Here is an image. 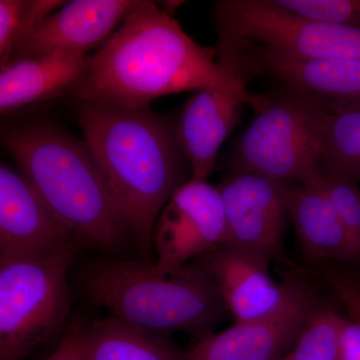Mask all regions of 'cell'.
I'll return each instance as SVG.
<instances>
[{
  "mask_svg": "<svg viewBox=\"0 0 360 360\" xmlns=\"http://www.w3.org/2000/svg\"><path fill=\"white\" fill-rule=\"evenodd\" d=\"M219 89L253 105L257 94L219 60L215 47L196 44L174 18L139 0L92 56L71 92L77 101L148 108L158 97Z\"/></svg>",
  "mask_w": 360,
  "mask_h": 360,
  "instance_id": "6da1fadb",
  "label": "cell"
},
{
  "mask_svg": "<svg viewBox=\"0 0 360 360\" xmlns=\"http://www.w3.org/2000/svg\"><path fill=\"white\" fill-rule=\"evenodd\" d=\"M84 142L127 219L143 259L153 260V231L161 210L186 184V156L174 127L150 108L77 101Z\"/></svg>",
  "mask_w": 360,
  "mask_h": 360,
  "instance_id": "7a4b0ae2",
  "label": "cell"
},
{
  "mask_svg": "<svg viewBox=\"0 0 360 360\" xmlns=\"http://www.w3.org/2000/svg\"><path fill=\"white\" fill-rule=\"evenodd\" d=\"M1 143L82 246L116 251L131 238L84 141L54 123L33 120L2 125Z\"/></svg>",
  "mask_w": 360,
  "mask_h": 360,
  "instance_id": "3957f363",
  "label": "cell"
},
{
  "mask_svg": "<svg viewBox=\"0 0 360 360\" xmlns=\"http://www.w3.org/2000/svg\"><path fill=\"white\" fill-rule=\"evenodd\" d=\"M84 290L112 316L163 338L181 331L200 340L227 311L214 283L194 262L162 270L150 260H108L90 270Z\"/></svg>",
  "mask_w": 360,
  "mask_h": 360,
  "instance_id": "277c9868",
  "label": "cell"
},
{
  "mask_svg": "<svg viewBox=\"0 0 360 360\" xmlns=\"http://www.w3.org/2000/svg\"><path fill=\"white\" fill-rule=\"evenodd\" d=\"M255 118L236 142L232 168L250 170L288 187L319 184L329 103L281 87L257 94Z\"/></svg>",
  "mask_w": 360,
  "mask_h": 360,
  "instance_id": "5b68a950",
  "label": "cell"
},
{
  "mask_svg": "<svg viewBox=\"0 0 360 360\" xmlns=\"http://www.w3.org/2000/svg\"><path fill=\"white\" fill-rule=\"evenodd\" d=\"M82 246L39 260L0 265V360H23L68 322L70 265Z\"/></svg>",
  "mask_w": 360,
  "mask_h": 360,
  "instance_id": "8992f818",
  "label": "cell"
},
{
  "mask_svg": "<svg viewBox=\"0 0 360 360\" xmlns=\"http://www.w3.org/2000/svg\"><path fill=\"white\" fill-rule=\"evenodd\" d=\"M217 46H248L300 59L360 58V30L307 20L274 0H222Z\"/></svg>",
  "mask_w": 360,
  "mask_h": 360,
  "instance_id": "52a82bcc",
  "label": "cell"
},
{
  "mask_svg": "<svg viewBox=\"0 0 360 360\" xmlns=\"http://www.w3.org/2000/svg\"><path fill=\"white\" fill-rule=\"evenodd\" d=\"M224 238V208L219 186L191 177L175 191L156 221V266L181 269L222 245Z\"/></svg>",
  "mask_w": 360,
  "mask_h": 360,
  "instance_id": "ba28073f",
  "label": "cell"
},
{
  "mask_svg": "<svg viewBox=\"0 0 360 360\" xmlns=\"http://www.w3.org/2000/svg\"><path fill=\"white\" fill-rule=\"evenodd\" d=\"M219 60L248 84L269 77L283 89L326 101L360 98V58L300 59L248 46H215Z\"/></svg>",
  "mask_w": 360,
  "mask_h": 360,
  "instance_id": "9c48e42d",
  "label": "cell"
},
{
  "mask_svg": "<svg viewBox=\"0 0 360 360\" xmlns=\"http://www.w3.org/2000/svg\"><path fill=\"white\" fill-rule=\"evenodd\" d=\"M229 245L269 258L283 252L290 187L250 170L231 168L219 186Z\"/></svg>",
  "mask_w": 360,
  "mask_h": 360,
  "instance_id": "30bf717a",
  "label": "cell"
},
{
  "mask_svg": "<svg viewBox=\"0 0 360 360\" xmlns=\"http://www.w3.org/2000/svg\"><path fill=\"white\" fill-rule=\"evenodd\" d=\"M73 245L80 243L25 175L1 161L0 265L44 259Z\"/></svg>",
  "mask_w": 360,
  "mask_h": 360,
  "instance_id": "8fae6325",
  "label": "cell"
},
{
  "mask_svg": "<svg viewBox=\"0 0 360 360\" xmlns=\"http://www.w3.org/2000/svg\"><path fill=\"white\" fill-rule=\"evenodd\" d=\"M194 262L212 279L236 322L277 314L295 297L302 283H277L270 274L269 258L233 245L217 246Z\"/></svg>",
  "mask_w": 360,
  "mask_h": 360,
  "instance_id": "7c38bea8",
  "label": "cell"
},
{
  "mask_svg": "<svg viewBox=\"0 0 360 360\" xmlns=\"http://www.w3.org/2000/svg\"><path fill=\"white\" fill-rule=\"evenodd\" d=\"M316 302L314 291L302 281L281 311L210 333L184 352V360H284L292 352Z\"/></svg>",
  "mask_w": 360,
  "mask_h": 360,
  "instance_id": "4fadbf2b",
  "label": "cell"
},
{
  "mask_svg": "<svg viewBox=\"0 0 360 360\" xmlns=\"http://www.w3.org/2000/svg\"><path fill=\"white\" fill-rule=\"evenodd\" d=\"M139 1L75 0L68 2L16 46L7 63L58 52L85 53L103 40L106 41L116 26L122 22Z\"/></svg>",
  "mask_w": 360,
  "mask_h": 360,
  "instance_id": "5bb4252c",
  "label": "cell"
},
{
  "mask_svg": "<svg viewBox=\"0 0 360 360\" xmlns=\"http://www.w3.org/2000/svg\"><path fill=\"white\" fill-rule=\"evenodd\" d=\"M243 105V97L219 89L200 90L184 104L174 131L191 179L207 181L214 172L219 148L238 124Z\"/></svg>",
  "mask_w": 360,
  "mask_h": 360,
  "instance_id": "9a60e30c",
  "label": "cell"
},
{
  "mask_svg": "<svg viewBox=\"0 0 360 360\" xmlns=\"http://www.w3.org/2000/svg\"><path fill=\"white\" fill-rule=\"evenodd\" d=\"M89 65L85 53L46 54L18 59L1 66L0 111L11 112L30 104L71 94Z\"/></svg>",
  "mask_w": 360,
  "mask_h": 360,
  "instance_id": "2e32d148",
  "label": "cell"
},
{
  "mask_svg": "<svg viewBox=\"0 0 360 360\" xmlns=\"http://www.w3.org/2000/svg\"><path fill=\"white\" fill-rule=\"evenodd\" d=\"M288 215L305 257L312 262H359L345 229L319 184L290 187Z\"/></svg>",
  "mask_w": 360,
  "mask_h": 360,
  "instance_id": "e0dca14e",
  "label": "cell"
},
{
  "mask_svg": "<svg viewBox=\"0 0 360 360\" xmlns=\"http://www.w3.org/2000/svg\"><path fill=\"white\" fill-rule=\"evenodd\" d=\"M79 352L80 360H184V352L167 338L115 316L84 326Z\"/></svg>",
  "mask_w": 360,
  "mask_h": 360,
  "instance_id": "ac0fdd59",
  "label": "cell"
},
{
  "mask_svg": "<svg viewBox=\"0 0 360 360\" xmlns=\"http://www.w3.org/2000/svg\"><path fill=\"white\" fill-rule=\"evenodd\" d=\"M329 103L323 175L360 182V98Z\"/></svg>",
  "mask_w": 360,
  "mask_h": 360,
  "instance_id": "d6986e66",
  "label": "cell"
},
{
  "mask_svg": "<svg viewBox=\"0 0 360 360\" xmlns=\"http://www.w3.org/2000/svg\"><path fill=\"white\" fill-rule=\"evenodd\" d=\"M66 4L60 0H0V65H6L16 46Z\"/></svg>",
  "mask_w": 360,
  "mask_h": 360,
  "instance_id": "ffe728a7",
  "label": "cell"
},
{
  "mask_svg": "<svg viewBox=\"0 0 360 360\" xmlns=\"http://www.w3.org/2000/svg\"><path fill=\"white\" fill-rule=\"evenodd\" d=\"M342 317L317 300L291 352V360H341L340 330Z\"/></svg>",
  "mask_w": 360,
  "mask_h": 360,
  "instance_id": "44dd1931",
  "label": "cell"
},
{
  "mask_svg": "<svg viewBox=\"0 0 360 360\" xmlns=\"http://www.w3.org/2000/svg\"><path fill=\"white\" fill-rule=\"evenodd\" d=\"M321 186L360 262V187L354 180L323 175Z\"/></svg>",
  "mask_w": 360,
  "mask_h": 360,
  "instance_id": "7402d4cb",
  "label": "cell"
},
{
  "mask_svg": "<svg viewBox=\"0 0 360 360\" xmlns=\"http://www.w3.org/2000/svg\"><path fill=\"white\" fill-rule=\"evenodd\" d=\"M274 2L307 20L360 30V0H274Z\"/></svg>",
  "mask_w": 360,
  "mask_h": 360,
  "instance_id": "603a6c76",
  "label": "cell"
},
{
  "mask_svg": "<svg viewBox=\"0 0 360 360\" xmlns=\"http://www.w3.org/2000/svg\"><path fill=\"white\" fill-rule=\"evenodd\" d=\"M335 288L349 311V319L342 317L340 324L341 360H360V284L345 278Z\"/></svg>",
  "mask_w": 360,
  "mask_h": 360,
  "instance_id": "cb8c5ba5",
  "label": "cell"
},
{
  "mask_svg": "<svg viewBox=\"0 0 360 360\" xmlns=\"http://www.w3.org/2000/svg\"><path fill=\"white\" fill-rule=\"evenodd\" d=\"M84 323L73 319L58 347L44 360H80L79 341Z\"/></svg>",
  "mask_w": 360,
  "mask_h": 360,
  "instance_id": "d4e9b609",
  "label": "cell"
},
{
  "mask_svg": "<svg viewBox=\"0 0 360 360\" xmlns=\"http://www.w3.org/2000/svg\"><path fill=\"white\" fill-rule=\"evenodd\" d=\"M184 4H186V1H179V0H167V1H162L161 2V6H162L161 11L167 13L170 18H172L175 11Z\"/></svg>",
  "mask_w": 360,
  "mask_h": 360,
  "instance_id": "484cf974",
  "label": "cell"
},
{
  "mask_svg": "<svg viewBox=\"0 0 360 360\" xmlns=\"http://www.w3.org/2000/svg\"><path fill=\"white\" fill-rule=\"evenodd\" d=\"M284 360H291L290 355H288V357H286V359H284Z\"/></svg>",
  "mask_w": 360,
  "mask_h": 360,
  "instance_id": "4316f807",
  "label": "cell"
}]
</instances>
